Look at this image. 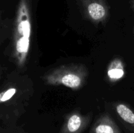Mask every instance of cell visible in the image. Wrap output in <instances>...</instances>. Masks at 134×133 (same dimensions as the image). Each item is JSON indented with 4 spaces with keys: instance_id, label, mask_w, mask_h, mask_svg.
<instances>
[{
    "instance_id": "obj_1",
    "label": "cell",
    "mask_w": 134,
    "mask_h": 133,
    "mask_svg": "<svg viewBox=\"0 0 134 133\" xmlns=\"http://www.w3.org/2000/svg\"><path fill=\"white\" fill-rule=\"evenodd\" d=\"M31 35L30 0H20L17 7L13 32V56L18 67L27 61Z\"/></svg>"
},
{
    "instance_id": "obj_2",
    "label": "cell",
    "mask_w": 134,
    "mask_h": 133,
    "mask_svg": "<svg viewBox=\"0 0 134 133\" xmlns=\"http://www.w3.org/2000/svg\"><path fill=\"white\" fill-rule=\"evenodd\" d=\"M88 76V70L83 64L63 65L49 70L42 77L49 86H62L73 90L82 88Z\"/></svg>"
},
{
    "instance_id": "obj_3",
    "label": "cell",
    "mask_w": 134,
    "mask_h": 133,
    "mask_svg": "<svg viewBox=\"0 0 134 133\" xmlns=\"http://www.w3.org/2000/svg\"><path fill=\"white\" fill-rule=\"evenodd\" d=\"M79 3L85 18L95 24L105 23L109 17L107 0H79Z\"/></svg>"
},
{
    "instance_id": "obj_4",
    "label": "cell",
    "mask_w": 134,
    "mask_h": 133,
    "mask_svg": "<svg viewBox=\"0 0 134 133\" xmlns=\"http://www.w3.org/2000/svg\"><path fill=\"white\" fill-rule=\"evenodd\" d=\"M91 121V115H83L78 110L68 113L59 133H82Z\"/></svg>"
},
{
    "instance_id": "obj_5",
    "label": "cell",
    "mask_w": 134,
    "mask_h": 133,
    "mask_svg": "<svg viewBox=\"0 0 134 133\" xmlns=\"http://www.w3.org/2000/svg\"><path fill=\"white\" fill-rule=\"evenodd\" d=\"M90 133H122L120 128L108 113L101 115L90 130Z\"/></svg>"
},
{
    "instance_id": "obj_6",
    "label": "cell",
    "mask_w": 134,
    "mask_h": 133,
    "mask_svg": "<svg viewBox=\"0 0 134 133\" xmlns=\"http://www.w3.org/2000/svg\"><path fill=\"white\" fill-rule=\"evenodd\" d=\"M116 115L130 133H134V110L128 104L117 102L115 104Z\"/></svg>"
},
{
    "instance_id": "obj_7",
    "label": "cell",
    "mask_w": 134,
    "mask_h": 133,
    "mask_svg": "<svg viewBox=\"0 0 134 133\" xmlns=\"http://www.w3.org/2000/svg\"><path fill=\"white\" fill-rule=\"evenodd\" d=\"M107 75L113 82L121 79L124 75V66L122 61L119 58L113 60L109 65Z\"/></svg>"
},
{
    "instance_id": "obj_8",
    "label": "cell",
    "mask_w": 134,
    "mask_h": 133,
    "mask_svg": "<svg viewBox=\"0 0 134 133\" xmlns=\"http://www.w3.org/2000/svg\"><path fill=\"white\" fill-rule=\"evenodd\" d=\"M16 93V89L10 88L0 93V102H3L10 99Z\"/></svg>"
},
{
    "instance_id": "obj_9",
    "label": "cell",
    "mask_w": 134,
    "mask_h": 133,
    "mask_svg": "<svg viewBox=\"0 0 134 133\" xmlns=\"http://www.w3.org/2000/svg\"><path fill=\"white\" fill-rule=\"evenodd\" d=\"M3 26V20H2V11L0 10V31L2 29Z\"/></svg>"
},
{
    "instance_id": "obj_10",
    "label": "cell",
    "mask_w": 134,
    "mask_h": 133,
    "mask_svg": "<svg viewBox=\"0 0 134 133\" xmlns=\"http://www.w3.org/2000/svg\"><path fill=\"white\" fill-rule=\"evenodd\" d=\"M131 8L134 10V0H131Z\"/></svg>"
}]
</instances>
